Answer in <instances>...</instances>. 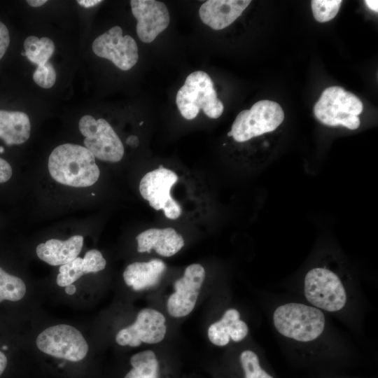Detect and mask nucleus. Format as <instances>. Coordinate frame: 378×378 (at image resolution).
<instances>
[{
	"label": "nucleus",
	"mask_w": 378,
	"mask_h": 378,
	"mask_svg": "<svg viewBox=\"0 0 378 378\" xmlns=\"http://www.w3.org/2000/svg\"><path fill=\"white\" fill-rule=\"evenodd\" d=\"M7 365V358L5 354L0 351V376L4 372Z\"/></svg>",
	"instance_id": "obj_31"
},
{
	"label": "nucleus",
	"mask_w": 378,
	"mask_h": 378,
	"mask_svg": "<svg viewBox=\"0 0 378 378\" xmlns=\"http://www.w3.org/2000/svg\"><path fill=\"white\" fill-rule=\"evenodd\" d=\"M4 151V148L3 146H0V153H2Z\"/></svg>",
	"instance_id": "obj_35"
},
{
	"label": "nucleus",
	"mask_w": 378,
	"mask_h": 378,
	"mask_svg": "<svg viewBox=\"0 0 378 378\" xmlns=\"http://www.w3.org/2000/svg\"><path fill=\"white\" fill-rule=\"evenodd\" d=\"M48 170L57 182L72 187H88L99 177L93 154L85 147L64 144L56 147L48 159Z\"/></svg>",
	"instance_id": "obj_1"
},
{
	"label": "nucleus",
	"mask_w": 378,
	"mask_h": 378,
	"mask_svg": "<svg viewBox=\"0 0 378 378\" xmlns=\"http://www.w3.org/2000/svg\"><path fill=\"white\" fill-rule=\"evenodd\" d=\"M3 349H6L7 348L6 347V346H3Z\"/></svg>",
	"instance_id": "obj_37"
},
{
	"label": "nucleus",
	"mask_w": 378,
	"mask_h": 378,
	"mask_svg": "<svg viewBox=\"0 0 378 378\" xmlns=\"http://www.w3.org/2000/svg\"><path fill=\"white\" fill-rule=\"evenodd\" d=\"M311 2L313 15L316 20L319 22H326L336 16L342 1L312 0Z\"/></svg>",
	"instance_id": "obj_24"
},
{
	"label": "nucleus",
	"mask_w": 378,
	"mask_h": 378,
	"mask_svg": "<svg viewBox=\"0 0 378 378\" xmlns=\"http://www.w3.org/2000/svg\"><path fill=\"white\" fill-rule=\"evenodd\" d=\"M132 369L124 378H159V363L155 353L146 350L134 354L130 358Z\"/></svg>",
	"instance_id": "obj_21"
},
{
	"label": "nucleus",
	"mask_w": 378,
	"mask_h": 378,
	"mask_svg": "<svg viewBox=\"0 0 378 378\" xmlns=\"http://www.w3.org/2000/svg\"><path fill=\"white\" fill-rule=\"evenodd\" d=\"M165 317L160 312L146 308L137 314L132 325L121 329L115 335V342L120 346H139L142 342L157 344L164 338L167 328Z\"/></svg>",
	"instance_id": "obj_11"
},
{
	"label": "nucleus",
	"mask_w": 378,
	"mask_h": 378,
	"mask_svg": "<svg viewBox=\"0 0 378 378\" xmlns=\"http://www.w3.org/2000/svg\"><path fill=\"white\" fill-rule=\"evenodd\" d=\"M365 3L366 6L370 10L377 13L378 12V1L377 0H365Z\"/></svg>",
	"instance_id": "obj_32"
},
{
	"label": "nucleus",
	"mask_w": 378,
	"mask_h": 378,
	"mask_svg": "<svg viewBox=\"0 0 378 378\" xmlns=\"http://www.w3.org/2000/svg\"><path fill=\"white\" fill-rule=\"evenodd\" d=\"M166 270L164 262L160 259L130 264L123 272L125 284L134 290L155 286Z\"/></svg>",
	"instance_id": "obj_19"
},
{
	"label": "nucleus",
	"mask_w": 378,
	"mask_h": 378,
	"mask_svg": "<svg viewBox=\"0 0 378 378\" xmlns=\"http://www.w3.org/2000/svg\"><path fill=\"white\" fill-rule=\"evenodd\" d=\"M78 127L85 137V147L94 158L110 162H117L122 158L123 144L106 120H95L92 115H85L80 118Z\"/></svg>",
	"instance_id": "obj_8"
},
{
	"label": "nucleus",
	"mask_w": 378,
	"mask_h": 378,
	"mask_svg": "<svg viewBox=\"0 0 378 378\" xmlns=\"http://www.w3.org/2000/svg\"><path fill=\"white\" fill-rule=\"evenodd\" d=\"M76 290V286L72 284L65 286V292L68 295H73Z\"/></svg>",
	"instance_id": "obj_34"
},
{
	"label": "nucleus",
	"mask_w": 378,
	"mask_h": 378,
	"mask_svg": "<svg viewBox=\"0 0 378 378\" xmlns=\"http://www.w3.org/2000/svg\"><path fill=\"white\" fill-rule=\"evenodd\" d=\"M363 105L354 94L339 86L326 88L314 106L315 117L323 124L354 130L360 126Z\"/></svg>",
	"instance_id": "obj_4"
},
{
	"label": "nucleus",
	"mask_w": 378,
	"mask_h": 378,
	"mask_svg": "<svg viewBox=\"0 0 378 378\" xmlns=\"http://www.w3.org/2000/svg\"><path fill=\"white\" fill-rule=\"evenodd\" d=\"M250 0H209L203 3L199 15L202 21L215 30L234 22L248 6Z\"/></svg>",
	"instance_id": "obj_14"
},
{
	"label": "nucleus",
	"mask_w": 378,
	"mask_h": 378,
	"mask_svg": "<svg viewBox=\"0 0 378 378\" xmlns=\"http://www.w3.org/2000/svg\"><path fill=\"white\" fill-rule=\"evenodd\" d=\"M92 48L96 55L110 60L122 71L132 69L139 59L135 40L130 35L123 36L122 28L117 25L97 36Z\"/></svg>",
	"instance_id": "obj_10"
},
{
	"label": "nucleus",
	"mask_w": 378,
	"mask_h": 378,
	"mask_svg": "<svg viewBox=\"0 0 378 378\" xmlns=\"http://www.w3.org/2000/svg\"><path fill=\"white\" fill-rule=\"evenodd\" d=\"M36 344L48 355L73 362L83 360L88 351V344L80 332L66 324L45 329L37 336Z\"/></svg>",
	"instance_id": "obj_6"
},
{
	"label": "nucleus",
	"mask_w": 378,
	"mask_h": 378,
	"mask_svg": "<svg viewBox=\"0 0 378 378\" xmlns=\"http://www.w3.org/2000/svg\"><path fill=\"white\" fill-rule=\"evenodd\" d=\"M12 168L10 164L0 158V183L8 181L12 176Z\"/></svg>",
	"instance_id": "obj_28"
},
{
	"label": "nucleus",
	"mask_w": 378,
	"mask_h": 378,
	"mask_svg": "<svg viewBox=\"0 0 378 378\" xmlns=\"http://www.w3.org/2000/svg\"><path fill=\"white\" fill-rule=\"evenodd\" d=\"M24 49L27 59L40 66L48 62L55 51V44L48 37L39 38L35 36H29L24 41Z\"/></svg>",
	"instance_id": "obj_22"
},
{
	"label": "nucleus",
	"mask_w": 378,
	"mask_h": 378,
	"mask_svg": "<svg viewBox=\"0 0 378 378\" xmlns=\"http://www.w3.org/2000/svg\"><path fill=\"white\" fill-rule=\"evenodd\" d=\"M126 144L132 148H136L139 146V138L135 135L129 136L126 139Z\"/></svg>",
	"instance_id": "obj_30"
},
{
	"label": "nucleus",
	"mask_w": 378,
	"mask_h": 378,
	"mask_svg": "<svg viewBox=\"0 0 378 378\" xmlns=\"http://www.w3.org/2000/svg\"><path fill=\"white\" fill-rule=\"evenodd\" d=\"M273 321L279 333L300 342L316 339L325 327V317L321 311L295 302L277 307L274 312Z\"/></svg>",
	"instance_id": "obj_3"
},
{
	"label": "nucleus",
	"mask_w": 378,
	"mask_h": 378,
	"mask_svg": "<svg viewBox=\"0 0 378 378\" xmlns=\"http://www.w3.org/2000/svg\"><path fill=\"white\" fill-rule=\"evenodd\" d=\"M178 177L172 170L160 166L146 174L139 183L142 197L155 210L162 209L169 219H176L181 214L179 204L171 196L170 191Z\"/></svg>",
	"instance_id": "obj_9"
},
{
	"label": "nucleus",
	"mask_w": 378,
	"mask_h": 378,
	"mask_svg": "<svg viewBox=\"0 0 378 378\" xmlns=\"http://www.w3.org/2000/svg\"><path fill=\"white\" fill-rule=\"evenodd\" d=\"M304 295L314 306L328 312L339 311L346 301V291L338 276L321 267L313 268L307 273Z\"/></svg>",
	"instance_id": "obj_7"
},
{
	"label": "nucleus",
	"mask_w": 378,
	"mask_h": 378,
	"mask_svg": "<svg viewBox=\"0 0 378 378\" xmlns=\"http://www.w3.org/2000/svg\"><path fill=\"white\" fill-rule=\"evenodd\" d=\"M10 43L9 31L6 26L0 21V59L6 53Z\"/></svg>",
	"instance_id": "obj_27"
},
{
	"label": "nucleus",
	"mask_w": 378,
	"mask_h": 378,
	"mask_svg": "<svg viewBox=\"0 0 378 378\" xmlns=\"http://www.w3.org/2000/svg\"><path fill=\"white\" fill-rule=\"evenodd\" d=\"M31 124L29 116L22 111L0 110V139L6 145H19L28 140Z\"/></svg>",
	"instance_id": "obj_20"
},
{
	"label": "nucleus",
	"mask_w": 378,
	"mask_h": 378,
	"mask_svg": "<svg viewBox=\"0 0 378 378\" xmlns=\"http://www.w3.org/2000/svg\"><path fill=\"white\" fill-rule=\"evenodd\" d=\"M56 71L50 62L37 66L33 74V80L36 84L43 88H50L56 81Z\"/></svg>",
	"instance_id": "obj_26"
},
{
	"label": "nucleus",
	"mask_w": 378,
	"mask_h": 378,
	"mask_svg": "<svg viewBox=\"0 0 378 378\" xmlns=\"http://www.w3.org/2000/svg\"><path fill=\"white\" fill-rule=\"evenodd\" d=\"M106 261L96 249L88 251L83 258L77 257L71 262L61 265L57 276V284L61 287L72 284L85 274L103 270Z\"/></svg>",
	"instance_id": "obj_18"
},
{
	"label": "nucleus",
	"mask_w": 378,
	"mask_h": 378,
	"mask_svg": "<svg viewBox=\"0 0 378 378\" xmlns=\"http://www.w3.org/2000/svg\"><path fill=\"white\" fill-rule=\"evenodd\" d=\"M204 278L205 270L200 264H192L186 268L183 276L174 282L175 291L167 302V309L171 316L183 317L191 313Z\"/></svg>",
	"instance_id": "obj_12"
},
{
	"label": "nucleus",
	"mask_w": 378,
	"mask_h": 378,
	"mask_svg": "<svg viewBox=\"0 0 378 378\" xmlns=\"http://www.w3.org/2000/svg\"><path fill=\"white\" fill-rule=\"evenodd\" d=\"M176 102L181 115L187 120L196 118L200 109L214 119L219 118L224 110L211 78L203 71H194L187 76L177 92Z\"/></svg>",
	"instance_id": "obj_2"
},
{
	"label": "nucleus",
	"mask_w": 378,
	"mask_h": 378,
	"mask_svg": "<svg viewBox=\"0 0 378 378\" xmlns=\"http://www.w3.org/2000/svg\"><path fill=\"white\" fill-rule=\"evenodd\" d=\"M76 2L80 4V6L85 7V8H91L93 7L101 2L102 1L99 0H78Z\"/></svg>",
	"instance_id": "obj_29"
},
{
	"label": "nucleus",
	"mask_w": 378,
	"mask_h": 378,
	"mask_svg": "<svg viewBox=\"0 0 378 378\" xmlns=\"http://www.w3.org/2000/svg\"><path fill=\"white\" fill-rule=\"evenodd\" d=\"M143 123H144V122H141L139 123V125H141Z\"/></svg>",
	"instance_id": "obj_38"
},
{
	"label": "nucleus",
	"mask_w": 378,
	"mask_h": 378,
	"mask_svg": "<svg viewBox=\"0 0 378 378\" xmlns=\"http://www.w3.org/2000/svg\"><path fill=\"white\" fill-rule=\"evenodd\" d=\"M83 237L74 235L65 241L51 239L37 246L38 257L45 262L53 265H63L76 259L81 251Z\"/></svg>",
	"instance_id": "obj_16"
},
{
	"label": "nucleus",
	"mask_w": 378,
	"mask_h": 378,
	"mask_svg": "<svg viewBox=\"0 0 378 378\" xmlns=\"http://www.w3.org/2000/svg\"><path fill=\"white\" fill-rule=\"evenodd\" d=\"M22 55L23 56H25V52H24V51L22 52Z\"/></svg>",
	"instance_id": "obj_36"
},
{
	"label": "nucleus",
	"mask_w": 378,
	"mask_h": 378,
	"mask_svg": "<svg viewBox=\"0 0 378 378\" xmlns=\"http://www.w3.org/2000/svg\"><path fill=\"white\" fill-rule=\"evenodd\" d=\"M248 332L246 323L240 320V314L235 309H229L218 321L212 323L208 329L210 342L219 346H225L232 339L234 342L244 340Z\"/></svg>",
	"instance_id": "obj_17"
},
{
	"label": "nucleus",
	"mask_w": 378,
	"mask_h": 378,
	"mask_svg": "<svg viewBox=\"0 0 378 378\" xmlns=\"http://www.w3.org/2000/svg\"><path fill=\"white\" fill-rule=\"evenodd\" d=\"M284 119V111L278 103L267 99L260 100L250 109L241 111L237 115L227 136L237 142L247 141L273 132Z\"/></svg>",
	"instance_id": "obj_5"
},
{
	"label": "nucleus",
	"mask_w": 378,
	"mask_h": 378,
	"mask_svg": "<svg viewBox=\"0 0 378 378\" xmlns=\"http://www.w3.org/2000/svg\"><path fill=\"white\" fill-rule=\"evenodd\" d=\"M136 239L138 252L150 253L154 249L164 257L175 255L184 246L183 237L172 227L150 228L139 234Z\"/></svg>",
	"instance_id": "obj_15"
},
{
	"label": "nucleus",
	"mask_w": 378,
	"mask_h": 378,
	"mask_svg": "<svg viewBox=\"0 0 378 378\" xmlns=\"http://www.w3.org/2000/svg\"><path fill=\"white\" fill-rule=\"evenodd\" d=\"M47 2L46 0H27V3L31 7H39L44 5Z\"/></svg>",
	"instance_id": "obj_33"
},
{
	"label": "nucleus",
	"mask_w": 378,
	"mask_h": 378,
	"mask_svg": "<svg viewBox=\"0 0 378 378\" xmlns=\"http://www.w3.org/2000/svg\"><path fill=\"white\" fill-rule=\"evenodd\" d=\"M26 293V286L19 277L6 273L0 267V302L4 300L18 301Z\"/></svg>",
	"instance_id": "obj_23"
},
{
	"label": "nucleus",
	"mask_w": 378,
	"mask_h": 378,
	"mask_svg": "<svg viewBox=\"0 0 378 378\" xmlns=\"http://www.w3.org/2000/svg\"><path fill=\"white\" fill-rule=\"evenodd\" d=\"M240 362L245 378H274L260 367L258 356L251 350L244 351L241 354Z\"/></svg>",
	"instance_id": "obj_25"
},
{
	"label": "nucleus",
	"mask_w": 378,
	"mask_h": 378,
	"mask_svg": "<svg viewBox=\"0 0 378 378\" xmlns=\"http://www.w3.org/2000/svg\"><path fill=\"white\" fill-rule=\"evenodd\" d=\"M131 9L136 18V34L144 43H150L167 28L170 17L166 5L155 0H132Z\"/></svg>",
	"instance_id": "obj_13"
}]
</instances>
